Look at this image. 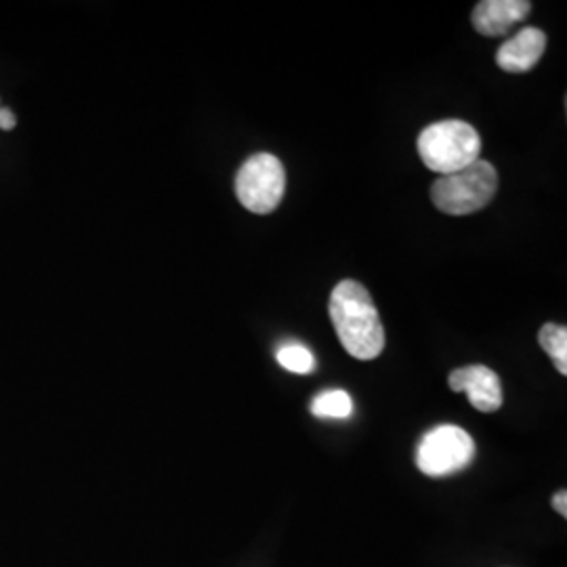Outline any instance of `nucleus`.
<instances>
[{
	"label": "nucleus",
	"instance_id": "obj_1",
	"mask_svg": "<svg viewBox=\"0 0 567 567\" xmlns=\"http://www.w3.org/2000/svg\"><path fill=\"white\" fill-rule=\"evenodd\" d=\"M330 320L344 351L362 362L379 358L385 349V326L364 284L343 280L330 295Z\"/></svg>",
	"mask_w": 567,
	"mask_h": 567
},
{
	"label": "nucleus",
	"instance_id": "obj_2",
	"mask_svg": "<svg viewBox=\"0 0 567 567\" xmlns=\"http://www.w3.org/2000/svg\"><path fill=\"white\" fill-rule=\"evenodd\" d=\"M498 189V173L487 161H475L465 168L442 175L431 187V200L437 210L465 217L484 210Z\"/></svg>",
	"mask_w": 567,
	"mask_h": 567
},
{
	"label": "nucleus",
	"instance_id": "obj_3",
	"mask_svg": "<svg viewBox=\"0 0 567 567\" xmlns=\"http://www.w3.org/2000/svg\"><path fill=\"white\" fill-rule=\"evenodd\" d=\"M482 137L463 121H442L429 124L419 137V154L426 168L450 175L480 161Z\"/></svg>",
	"mask_w": 567,
	"mask_h": 567
},
{
	"label": "nucleus",
	"instance_id": "obj_4",
	"mask_svg": "<svg viewBox=\"0 0 567 567\" xmlns=\"http://www.w3.org/2000/svg\"><path fill=\"white\" fill-rule=\"evenodd\" d=\"M286 192L284 164L271 154L250 156L236 175V196L246 210L269 215L282 203Z\"/></svg>",
	"mask_w": 567,
	"mask_h": 567
},
{
	"label": "nucleus",
	"instance_id": "obj_5",
	"mask_svg": "<svg viewBox=\"0 0 567 567\" xmlns=\"http://www.w3.org/2000/svg\"><path fill=\"white\" fill-rule=\"evenodd\" d=\"M475 442L465 429L440 425L431 429L416 450V465L429 477H447L475 458Z\"/></svg>",
	"mask_w": 567,
	"mask_h": 567
},
{
	"label": "nucleus",
	"instance_id": "obj_6",
	"mask_svg": "<svg viewBox=\"0 0 567 567\" xmlns=\"http://www.w3.org/2000/svg\"><path fill=\"white\" fill-rule=\"evenodd\" d=\"M450 389L456 393L465 391L471 405L484 414L501 410L505 400L498 374L487 365L473 364L454 370L450 374Z\"/></svg>",
	"mask_w": 567,
	"mask_h": 567
},
{
	"label": "nucleus",
	"instance_id": "obj_7",
	"mask_svg": "<svg viewBox=\"0 0 567 567\" xmlns=\"http://www.w3.org/2000/svg\"><path fill=\"white\" fill-rule=\"evenodd\" d=\"M547 51V34L538 28H524L513 39L501 44L496 63L508 74L529 72Z\"/></svg>",
	"mask_w": 567,
	"mask_h": 567
},
{
	"label": "nucleus",
	"instance_id": "obj_8",
	"mask_svg": "<svg viewBox=\"0 0 567 567\" xmlns=\"http://www.w3.org/2000/svg\"><path fill=\"white\" fill-rule=\"evenodd\" d=\"M532 9L527 0H484L473 9V28L484 37H505Z\"/></svg>",
	"mask_w": 567,
	"mask_h": 567
},
{
	"label": "nucleus",
	"instance_id": "obj_9",
	"mask_svg": "<svg viewBox=\"0 0 567 567\" xmlns=\"http://www.w3.org/2000/svg\"><path fill=\"white\" fill-rule=\"evenodd\" d=\"M353 412V400L347 391L330 389L311 402V414L318 419H349Z\"/></svg>",
	"mask_w": 567,
	"mask_h": 567
},
{
	"label": "nucleus",
	"instance_id": "obj_10",
	"mask_svg": "<svg viewBox=\"0 0 567 567\" xmlns=\"http://www.w3.org/2000/svg\"><path fill=\"white\" fill-rule=\"evenodd\" d=\"M538 343L548 353L555 368L567 374V330L566 326L545 324L538 332Z\"/></svg>",
	"mask_w": 567,
	"mask_h": 567
},
{
	"label": "nucleus",
	"instance_id": "obj_11",
	"mask_svg": "<svg viewBox=\"0 0 567 567\" xmlns=\"http://www.w3.org/2000/svg\"><path fill=\"white\" fill-rule=\"evenodd\" d=\"M278 364L295 374H311L316 370L313 353L299 343H286L276 351Z\"/></svg>",
	"mask_w": 567,
	"mask_h": 567
},
{
	"label": "nucleus",
	"instance_id": "obj_12",
	"mask_svg": "<svg viewBox=\"0 0 567 567\" xmlns=\"http://www.w3.org/2000/svg\"><path fill=\"white\" fill-rule=\"evenodd\" d=\"M16 124H18L16 114L9 107H0V128L2 131H11Z\"/></svg>",
	"mask_w": 567,
	"mask_h": 567
},
{
	"label": "nucleus",
	"instance_id": "obj_13",
	"mask_svg": "<svg viewBox=\"0 0 567 567\" xmlns=\"http://www.w3.org/2000/svg\"><path fill=\"white\" fill-rule=\"evenodd\" d=\"M553 507H555V511H557L561 517H567V494L564 489L555 494V498H553Z\"/></svg>",
	"mask_w": 567,
	"mask_h": 567
}]
</instances>
